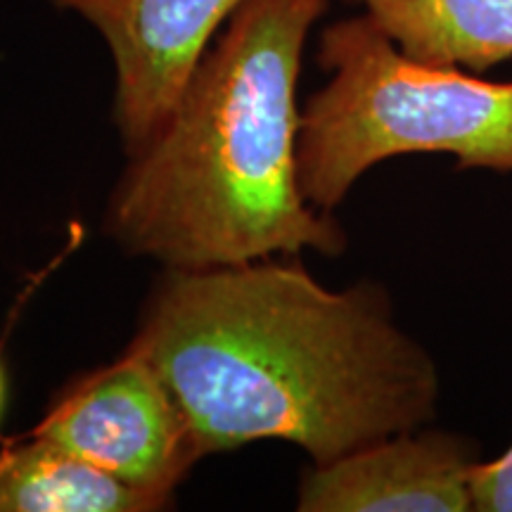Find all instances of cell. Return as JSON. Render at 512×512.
I'll use <instances>...</instances> for the list:
<instances>
[{"mask_svg":"<svg viewBox=\"0 0 512 512\" xmlns=\"http://www.w3.org/2000/svg\"><path fill=\"white\" fill-rule=\"evenodd\" d=\"M131 349L174 394L202 456L283 439L328 465L430 425L441 394L432 354L380 287L335 292L268 259L171 268Z\"/></svg>","mask_w":512,"mask_h":512,"instance_id":"cell-1","label":"cell"},{"mask_svg":"<svg viewBox=\"0 0 512 512\" xmlns=\"http://www.w3.org/2000/svg\"><path fill=\"white\" fill-rule=\"evenodd\" d=\"M328 0H245L157 133L131 155L107 209L128 252L171 268L238 266L316 249L344 230L299 188L297 79Z\"/></svg>","mask_w":512,"mask_h":512,"instance_id":"cell-2","label":"cell"},{"mask_svg":"<svg viewBox=\"0 0 512 512\" xmlns=\"http://www.w3.org/2000/svg\"><path fill=\"white\" fill-rule=\"evenodd\" d=\"M318 62L332 79L306 102L297 143L299 188L311 207H339L370 166L408 152L512 171V81L413 60L368 15L325 29Z\"/></svg>","mask_w":512,"mask_h":512,"instance_id":"cell-3","label":"cell"},{"mask_svg":"<svg viewBox=\"0 0 512 512\" xmlns=\"http://www.w3.org/2000/svg\"><path fill=\"white\" fill-rule=\"evenodd\" d=\"M29 434L164 498L202 458L174 394L131 347L112 366L62 389Z\"/></svg>","mask_w":512,"mask_h":512,"instance_id":"cell-4","label":"cell"},{"mask_svg":"<svg viewBox=\"0 0 512 512\" xmlns=\"http://www.w3.org/2000/svg\"><path fill=\"white\" fill-rule=\"evenodd\" d=\"M100 31L117 64V124L128 155L157 133L216 29L245 0H50Z\"/></svg>","mask_w":512,"mask_h":512,"instance_id":"cell-5","label":"cell"},{"mask_svg":"<svg viewBox=\"0 0 512 512\" xmlns=\"http://www.w3.org/2000/svg\"><path fill=\"white\" fill-rule=\"evenodd\" d=\"M482 446L465 434L413 430L313 465L299 486L302 512H470Z\"/></svg>","mask_w":512,"mask_h":512,"instance_id":"cell-6","label":"cell"},{"mask_svg":"<svg viewBox=\"0 0 512 512\" xmlns=\"http://www.w3.org/2000/svg\"><path fill=\"white\" fill-rule=\"evenodd\" d=\"M403 55L434 67H496L512 57V0H363Z\"/></svg>","mask_w":512,"mask_h":512,"instance_id":"cell-7","label":"cell"},{"mask_svg":"<svg viewBox=\"0 0 512 512\" xmlns=\"http://www.w3.org/2000/svg\"><path fill=\"white\" fill-rule=\"evenodd\" d=\"M169 503L48 439L27 434L0 448V512H152Z\"/></svg>","mask_w":512,"mask_h":512,"instance_id":"cell-8","label":"cell"},{"mask_svg":"<svg viewBox=\"0 0 512 512\" xmlns=\"http://www.w3.org/2000/svg\"><path fill=\"white\" fill-rule=\"evenodd\" d=\"M470 484L477 512H512V446L491 463H477Z\"/></svg>","mask_w":512,"mask_h":512,"instance_id":"cell-9","label":"cell"},{"mask_svg":"<svg viewBox=\"0 0 512 512\" xmlns=\"http://www.w3.org/2000/svg\"><path fill=\"white\" fill-rule=\"evenodd\" d=\"M5 406H8V370H5L3 361H0V425H3Z\"/></svg>","mask_w":512,"mask_h":512,"instance_id":"cell-10","label":"cell"}]
</instances>
